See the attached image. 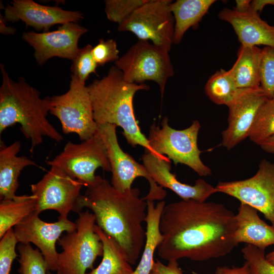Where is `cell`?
I'll return each mask as SVG.
<instances>
[{
  "instance_id": "obj_1",
  "label": "cell",
  "mask_w": 274,
  "mask_h": 274,
  "mask_svg": "<svg viewBox=\"0 0 274 274\" xmlns=\"http://www.w3.org/2000/svg\"><path fill=\"white\" fill-rule=\"evenodd\" d=\"M159 228L163 238L157 250L167 261L217 258L238 245L235 215L220 203L182 199L165 204Z\"/></svg>"
},
{
  "instance_id": "obj_2",
  "label": "cell",
  "mask_w": 274,
  "mask_h": 274,
  "mask_svg": "<svg viewBox=\"0 0 274 274\" xmlns=\"http://www.w3.org/2000/svg\"><path fill=\"white\" fill-rule=\"evenodd\" d=\"M139 195L137 188L120 192L108 180L96 175L86 187L76 211L78 213L84 208L90 210L96 225L118 243L131 265L139 259L146 237L143 224L147 217V202Z\"/></svg>"
},
{
  "instance_id": "obj_3",
  "label": "cell",
  "mask_w": 274,
  "mask_h": 274,
  "mask_svg": "<svg viewBox=\"0 0 274 274\" xmlns=\"http://www.w3.org/2000/svg\"><path fill=\"white\" fill-rule=\"evenodd\" d=\"M0 66V133L10 126L20 124L21 132L30 141L31 153L43 143L44 136L61 142L63 136L47 118L51 107L50 97L41 98L40 92L23 78L15 81L4 65L1 63Z\"/></svg>"
},
{
  "instance_id": "obj_4",
  "label": "cell",
  "mask_w": 274,
  "mask_h": 274,
  "mask_svg": "<svg viewBox=\"0 0 274 274\" xmlns=\"http://www.w3.org/2000/svg\"><path fill=\"white\" fill-rule=\"evenodd\" d=\"M87 87L94 119L98 126L109 124L120 126L130 145L133 147L141 146L154 154L147 138L138 125L133 106L135 93L139 90H148V85L126 81L122 72L115 65L109 69L106 76L94 80Z\"/></svg>"
},
{
  "instance_id": "obj_5",
  "label": "cell",
  "mask_w": 274,
  "mask_h": 274,
  "mask_svg": "<svg viewBox=\"0 0 274 274\" xmlns=\"http://www.w3.org/2000/svg\"><path fill=\"white\" fill-rule=\"evenodd\" d=\"M76 229L60 237L56 274H86L93 269L97 257L102 256L103 245L95 231L96 222L92 213H78Z\"/></svg>"
},
{
  "instance_id": "obj_6",
  "label": "cell",
  "mask_w": 274,
  "mask_h": 274,
  "mask_svg": "<svg viewBox=\"0 0 274 274\" xmlns=\"http://www.w3.org/2000/svg\"><path fill=\"white\" fill-rule=\"evenodd\" d=\"M200 127L199 122L194 120L188 127L177 130L168 125V118L165 117L161 122V128L152 124L147 139L155 154L166 155L175 165L185 164L199 176H208L212 175V170L201 160L202 151L197 145Z\"/></svg>"
},
{
  "instance_id": "obj_7",
  "label": "cell",
  "mask_w": 274,
  "mask_h": 274,
  "mask_svg": "<svg viewBox=\"0 0 274 274\" xmlns=\"http://www.w3.org/2000/svg\"><path fill=\"white\" fill-rule=\"evenodd\" d=\"M168 53L149 41L139 40L115 62V65L129 83L155 82L162 96L167 80L174 75Z\"/></svg>"
},
{
  "instance_id": "obj_8",
  "label": "cell",
  "mask_w": 274,
  "mask_h": 274,
  "mask_svg": "<svg viewBox=\"0 0 274 274\" xmlns=\"http://www.w3.org/2000/svg\"><path fill=\"white\" fill-rule=\"evenodd\" d=\"M69 89L64 94L50 97L49 113L60 121L62 132L76 133L82 141L92 136L98 126L94 119L90 94L85 83L71 76Z\"/></svg>"
},
{
  "instance_id": "obj_9",
  "label": "cell",
  "mask_w": 274,
  "mask_h": 274,
  "mask_svg": "<svg viewBox=\"0 0 274 274\" xmlns=\"http://www.w3.org/2000/svg\"><path fill=\"white\" fill-rule=\"evenodd\" d=\"M46 163L60 168L85 187L94 182L96 176L95 172L98 168L111 172L107 149L98 129L92 136L81 143L68 142L62 152Z\"/></svg>"
},
{
  "instance_id": "obj_10",
  "label": "cell",
  "mask_w": 274,
  "mask_h": 274,
  "mask_svg": "<svg viewBox=\"0 0 274 274\" xmlns=\"http://www.w3.org/2000/svg\"><path fill=\"white\" fill-rule=\"evenodd\" d=\"M170 0H148L122 23L120 31H130L139 40L152 44L169 52L173 44L175 19Z\"/></svg>"
},
{
  "instance_id": "obj_11",
  "label": "cell",
  "mask_w": 274,
  "mask_h": 274,
  "mask_svg": "<svg viewBox=\"0 0 274 274\" xmlns=\"http://www.w3.org/2000/svg\"><path fill=\"white\" fill-rule=\"evenodd\" d=\"M116 127L109 124L98 126L111 168L112 185L119 192H124L132 188V184L136 178L143 177L150 185L148 193L143 198L146 201L162 200L166 191L153 180L144 165L122 150L118 142Z\"/></svg>"
},
{
  "instance_id": "obj_12",
  "label": "cell",
  "mask_w": 274,
  "mask_h": 274,
  "mask_svg": "<svg viewBox=\"0 0 274 274\" xmlns=\"http://www.w3.org/2000/svg\"><path fill=\"white\" fill-rule=\"evenodd\" d=\"M217 192L233 197L260 212L274 226V163L263 159L256 173L243 180L219 182Z\"/></svg>"
},
{
  "instance_id": "obj_13",
  "label": "cell",
  "mask_w": 274,
  "mask_h": 274,
  "mask_svg": "<svg viewBox=\"0 0 274 274\" xmlns=\"http://www.w3.org/2000/svg\"><path fill=\"white\" fill-rule=\"evenodd\" d=\"M83 186L60 168L51 166L39 182L30 185L32 194L37 198L36 212L53 210L59 217L68 218L71 211L76 212Z\"/></svg>"
},
{
  "instance_id": "obj_14",
  "label": "cell",
  "mask_w": 274,
  "mask_h": 274,
  "mask_svg": "<svg viewBox=\"0 0 274 274\" xmlns=\"http://www.w3.org/2000/svg\"><path fill=\"white\" fill-rule=\"evenodd\" d=\"M39 214L33 212L13 229L18 242L33 244L42 253L48 271H56L58 253L56 244L63 232H70L76 229V222L68 218L58 217L57 221L47 222L41 220Z\"/></svg>"
},
{
  "instance_id": "obj_15",
  "label": "cell",
  "mask_w": 274,
  "mask_h": 274,
  "mask_svg": "<svg viewBox=\"0 0 274 274\" xmlns=\"http://www.w3.org/2000/svg\"><path fill=\"white\" fill-rule=\"evenodd\" d=\"M270 99L260 86L239 89L227 106L228 126L222 133V146L229 150L248 137L258 111Z\"/></svg>"
},
{
  "instance_id": "obj_16",
  "label": "cell",
  "mask_w": 274,
  "mask_h": 274,
  "mask_svg": "<svg viewBox=\"0 0 274 274\" xmlns=\"http://www.w3.org/2000/svg\"><path fill=\"white\" fill-rule=\"evenodd\" d=\"M87 31L88 29L76 22H69L53 31L24 32L22 39L33 48L36 60L42 65L53 57L73 60L79 50L80 38Z\"/></svg>"
},
{
  "instance_id": "obj_17",
  "label": "cell",
  "mask_w": 274,
  "mask_h": 274,
  "mask_svg": "<svg viewBox=\"0 0 274 274\" xmlns=\"http://www.w3.org/2000/svg\"><path fill=\"white\" fill-rule=\"evenodd\" d=\"M6 21L19 20L37 30L49 31L55 24L76 22L84 18L83 14L77 11H67L57 6H44L32 0H14L5 9Z\"/></svg>"
},
{
  "instance_id": "obj_18",
  "label": "cell",
  "mask_w": 274,
  "mask_h": 274,
  "mask_svg": "<svg viewBox=\"0 0 274 274\" xmlns=\"http://www.w3.org/2000/svg\"><path fill=\"white\" fill-rule=\"evenodd\" d=\"M142 161L153 180L160 186L170 189L182 199H193L204 202L213 194L217 192L216 188L200 178L194 185L179 181L176 175L170 172L169 159L145 150Z\"/></svg>"
},
{
  "instance_id": "obj_19",
  "label": "cell",
  "mask_w": 274,
  "mask_h": 274,
  "mask_svg": "<svg viewBox=\"0 0 274 274\" xmlns=\"http://www.w3.org/2000/svg\"><path fill=\"white\" fill-rule=\"evenodd\" d=\"M219 18L233 27L241 45L254 47L264 45L274 48V25L263 20L251 8L239 12L227 8L219 13Z\"/></svg>"
},
{
  "instance_id": "obj_20",
  "label": "cell",
  "mask_w": 274,
  "mask_h": 274,
  "mask_svg": "<svg viewBox=\"0 0 274 274\" xmlns=\"http://www.w3.org/2000/svg\"><path fill=\"white\" fill-rule=\"evenodd\" d=\"M258 212L247 204L240 203L235 215L237 228L235 241L237 244L244 243L265 251L274 245V226L262 220Z\"/></svg>"
},
{
  "instance_id": "obj_21",
  "label": "cell",
  "mask_w": 274,
  "mask_h": 274,
  "mask_svg": "<svg viewBox=\"0 0 274 274\" xmlns=\"http://www.w3.org/2000/svg\"><path fill=\"white\" fill-rule=\"evenodd\" d=\"M21 149V144L15 141L6 146L0 144V198L11 199L17 195L19 187V177L21 171L28 166H38L33 160L25 156H17Z\"/></svg>"
},
{
  "instance_id": "obj_22",
  "label": "cell",
  "mask_w": 274,
  "mask_h": 274,
  "mask_svg": "<svg viewBox=\"0 0 274 274\" xmlns=\"http://www.w3.org/2000/svg\"><path fill=\"white\" fill-rule=\"evenodd\" d=\"M147 202L145 243L139 263L131 274H150L155 262L154 253L163 238L160 230L159 223L165 202L160 200L155 206L153 201L148 200Z\"/></svg>"
},
{
  "instance_id": "obj_23",
  "label": "cell",
  "mask_w": 274,
  "mask_h": 274,
  "mask_svg": "<svg viewBox=\"0 0 274 274\" xmlns=\"http://www.w3.org/2000/svg\"><path fill=\"white\" fill-rule=\"evenodd\" d=\"M214 0H177L171 4L175 19L173 44H179L185 32L196 27Z\"/></svg>"
},
{
  "instance_id": "obj_24",
  "label": "cell",
  "mask_w": 274,
  "mask_h": 274,
  "mask_svg": "<svg viewBox=\"0 0 274 274\" xmlns=\"http://www.w3.org/2000/svg\"><path fill=\"white\" fill-rule=\"evenodd\" d=\"M261 55L262 49L257 46H240L237 54V59L231 68L238 89L260 86Z\"/></svg>"
},
{
  "instance_id": "obj_25",
  "label": "cell",
  "mask_w": 274,
  "mask_h": 274,
  "mask_svg": "<svg viewBox=\"0 0 274 274\" xmlns=\"http://www.w3.org/2000/svg\"><path fill=\"white\" fill-rule=\"evenodd\" d=\"M95 231L102 243V258L96 268L86 274H131L134 270L121 246L96 224Z\"/></svg>"
},
{
  "instance_id": "obj_26",
  "label": "cell",
  "mask_w": 274,
  "mask_h": 274,
  "mask_svg": "<svg viewBox=\"0 0 274 274\" xmlns=\"http://www.w3.org/2000/svg\"><path fill=\"white\" fill-rule=\"evenodd\" d=\"M37 198L31 195H17L0 203V238L25 218L36 212Z\"/></svg>"
},
{
  "instance_id": "obj_27",
  "label": "cell",
  "mask_w": 274,
  "mask_h": 274,
  "mask_svg": "<svg viewBox=\"0 0 274 274\" xmlns=\"http://www.w3.org/2000/svg\"><path fill=\"white\" fill-rule=\"evenodd\" d=\"M238 90L231 68L217 71L210 77L205 86V92L213 102L227 106Z\"/></svg>"
},
{
  "instance_id": "obj_28",
  "label": "cell",
  "mask_w": 274,
  "mask_h": 274,
  "mask_svg": "<svg viewBox=\"0 0 274 274\" xmlns=\"http://www.w3.org/2000/svg\"><path fill=\"white\" fill-rule=\"evenodd\" d=\"M274 135V102L270 99L258 111L250 129L248 138L259 145Z\"/></svg>"
},
{
  "instance_id": "obj_29",
  "label": "cell",
  "mask_w": 274,
  "mask_h": 274,
  "mask_svg": "<svg viewBox=\"0 0 274 274\" xmlns=\"http://www.w3.org/2000/svg\"><path fill=\"white\" fill-rule=\"evenodd\" d=\"M17 250L20 264L18 271L20 274H47L46 261L38 249L33 248L30 244L20 243Z\"/></svg>"
},
{
  "instance_id": "obj_30",
  "label": "cell",
  "mask_w": 274,
  "mask_h": 274,
  "mask_svg": "<svg viewBox=\"0 0 274 274\" xmlns=\"http://www.w3.org/2000/svg\"><path fill=\"white\" fill-rule=\"evenodd\" d=\"M148 0H106L105 12L111 21L122 23L133 12Z\"/></svg>"
},
{
  "instance_id": "obj_31",
  "label": "cell",
  "mask_w": 274,
  "mask_h": 274,
  "mask_svg": "<svg viewBox=\"0 0 274 274\" xmlns=\"http://www.w3.org/2000/svg\"><path fill=\"white\" fill-rule=\"evenodd\" d=\"M92 47L91 45L87 44L79 48L77 56L73 60L71 67L72 74L84 83L91 73H96V69L98 65L92 55Z\"/></svg>"
},
{
  "instance_id": "obj_32",
  "label": "cell",
  "mask_w": 274,
  "mask_h": 274,
  "mask_svg": "<svg viewBox=\"0 0 274 274\" xmlns=\"http://www.w3.org/2000/svg\"><path fill=\"white\" fill-rule=\"evenodd\" d=\"M260 87L272 99L274 95V48L262 49L260 65Z\"/></svg>"
},
{
  "instance_id": "obj_33",
  "label": "cell",
  "mask_w": 274,
  "mask_h": 274,
  "mask_svg": "<svg viewBox=\"0 0 274 274\" xmlns=\"http://www.w3.org/2000/svg\"><path fill=\"white\" fill-rule=\"evenodd\" d=\"M241 251L253 274H274V265L267 260L264 251L247 245Z\"/></svg>"
},
{
  "instance_id": "obj_34",
  "label": "cell",
  "mask_w": 274,
  "mask_h": 274,
  "mask_svg": "<svg viewBox=\"0 0 274 274\" xmlns=\"http://www.w3.org/2000/svg\"><path fill=\"white\" fill-rule=\"evenodd\" d=\"M18 243L13 228L1 238L0 274H9L13 260L17 256L16 246Z\"/></svg>"
},
{
  "instance_id": "obj_35",
  "label": "cell",
  "mask_w": 274,
  "mask_h": 274,
  "mask_svg": "<svg viewBox=\"0 0 274 274\" xmlns=\"http://www.w3.org/2000/svg\"><path fill=\"white\" fill-rule=\"evenodd\" d=\"M92 56L98 65L117 61L119 58V50L116 41L113 39L105 41L99 39L98 43L92 47Z\"/></svg>"
},
{
  "instance_id": "obj_36",
  "label": "cell",
  "mask_w": 274,
  "mask_h": 274,
  "mask_svg": "<svg viewBox=\"0 0 274 274\" xmlns=\"http://www.w3.org/2000/svg\"><path fill=\"white\" fill-rule=\"evenodd\" d=\"M150 274H183L177 260L168 261L167 265L159 260L155 261Z\"/></svg>"
},
{
  "instance_id": "obj_37",
  "label": "cell",
  "mask_w": 274,
  "mask_h": 274,
  "mask_svg": "<svg viewBox=\"0 0 274 274\" xmlns=\"http://www.w3.org/2000/svg\"><path fill=\"white\" fill-rule=\"evenodd\" d=\"M215 274H253L249 263L246 261L241 267H229L228 266H219Z\"/></svg>"
},
{
  "instance_id": "obj_38",
  "label": "cell",
  "mask_w": 274,
  "mask_h": 274,
  "mask_svg": "<svg viewBox=\"0 0 274 274\" xmlns=\"http://www.w3.org/2000/svg\"><path fill=\"white\" fill-rule=\"evenodd\" d=\"M268 5L274 6V0H254L251 1V7L254 11L259 13Z\"/></svg>"
},
{
  "instance_id": "obj_39",
  "label": "cell",
  "mask_w": 274,
  "mask_h": 274,
  "mask_svg": "<svg viewBox=\"0 0 274 274\" xmlns=\"http://www.w3.org/2000/svg\"><path fill=\"white\" fill-rule=\"evenodd\" d=\"M259 146L264 151L274 154V135L266 140Z\"/></svg>"
},
{
  "instance_id": "obj_40",
  "label": "cell",
  "mask_w": 274,
  "mask_h": 274,
  "mask_svg": "<svg viewBox=\"0 0 274 274\" xmlns=\"http://www.w3.org/2000/svg\"><path fill=\"white\" fill-rule=\"evenodd\" d=\"M236 7L234 8L239 12H245L251 8V1L250 0H237L235 1Z\"/></svg>"
},
{
  "instance_id": "obj_41",
  "label": "cell",
  "mask_w": 274,
  "mask_h": 274,
  "mask_svg": "<svg viewBox=\"0 0 274 274\" xmlns=\"http://www.w3.org/2000/svg\"><path fill=\"white\" fill-rule=\"evenodd\" d=\"M6 21L5 18L1 15V32L4 35H13L15 33L16 29L13 27H7L6 25Z\"/></svg>"
},
{
  "instance_id": "obj_42",
  "label": "cell",
  "mask_w": 274,
  "mask_h": 274,
  "mask_svg": "<svg viewBox=\"0 0 274 274\" xmlns=\"http://www.w3.org/2000/svg\"><path fill=\"white\" fill-rule=\"evenodd\" d=\"M265 258L269 262L274 265V250L265 255Z\"/></svg>"
},
{
  "instance_id": "obj_43",
  "label": "cell",
  "mask_w": 274,
  "mask_h": 274,
  "mask_svg": "<svg viewBox=\"0 0 274 274\" xmlns=\"http://www.w3.org/2000/svg\"><path fill=\"white\" fill-rule=\"evenodd\" d=\"M47 274H53V273H52L50 271H48Z\"/></svg>"
},
{
  "instance_id": "obj_44",
  "label": "cell",
  "mask_w": 274,
  "mask_h": 274,
  "mask_svg": "<svg viewBox=\"0 0 274 274\" xmlns=\"http://www.w3.org/2000/svg\"><path fill=\"white\" fill-rule=\"evenodd\" d=\"M271 99H272V100H273V101L274 102V95H273V97H272V98Z\"/></svg>"
}]
</instances>
